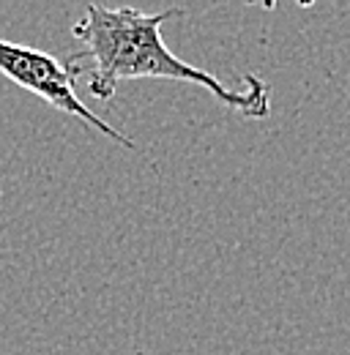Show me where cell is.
Segmentation results:
<instances>
[{"mask_svg": "<svg viewBox=\"0 0 350 355\" xmlns=\"http://www.w3.org/2000/svg\"><path fill=\"white\" fill-rule=\"evenodd\" d=\"M183 8L165 11H140L131 6L107 8L101 3L85 6L83 19L72 28L74 39L85 46L83 55L93 63L88 90L93 98L107 101L124 80H173L206 88L227 110L244 118H268L271 112V88L258 74H244L238 88H227L211 71L175 58L162 39L167 19L181 17Z\"/></svg>", "mask_w": 350, "mask_h": 355, "instance_id": "1", "label": "cell"}, {"mask_svg": "<svg viewBox=\"0 0 350 355\" xmlns=\"http://www.w3.org/2000/svg\"><path fill=\"white\" fill-rule=\"evenodd\" d=\"M77 60H58L55 55L42 52L36 46L14 44L0 39V74L6 80H11L14 85L25 88L28 93L44 98L47 104H52L55 110L83 121L88 129L99 132L101 137L112 139L115 145L134 150L137 145L131 142L126 134H121L115 126H110L107 121H101L85 101L77 96V77L83 74V66H74Z\"/></svg>", "mask_w": 350, "mask_h": 355, "instance_id": "2", "label": "cell"}]
</instances>
